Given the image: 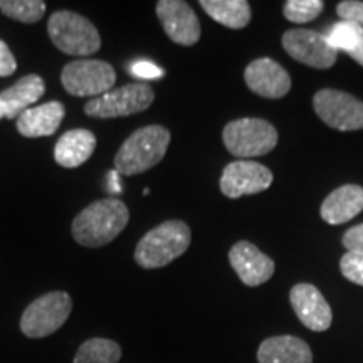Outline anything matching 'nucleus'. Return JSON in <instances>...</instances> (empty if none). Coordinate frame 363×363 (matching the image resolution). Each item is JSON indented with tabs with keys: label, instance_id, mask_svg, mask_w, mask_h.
I'll return each mask as SVG.
<instances>
[{
	"label": "nucleus",
	"instance_id": "obj_11",
	"mask_svg": "<svg viewBox=\"0 0 363 363\" xmlns=\"http://www.w3.org/2000/svg\"><path fill=\"white\" fill-rule=\"evenodd\" d=\"M272 172L262 163L235 160L225 167L220 177V192L229 199L264 192L272 185Z\"/></svg>",
	"mask_w": 363,
	"mask_h": 363
},
{
	"label": "nucleus",
	"instance_id": "obj_22",
	"mask_svg": "<svg viewBox=\"0 0 363 363\" xmlns=\"http://www.w3.org/2000/svg\"><path fill=\"white\" fill-rule=\"evenodd\" d=\"M326 40L335 51H343L363 67V27L340 21L330 27Z\"/></svg>",
	"mask_w": 363,
	"mask_h": 363
},
{
	"label": "nucleus",
	"instance_id": "obj_23",
	"mask_svg": "<svg viewBox=\"0 0 363 363\" xmlns=\"http://www.w3.org/2000/svg\"><path fill=\"white\" fill-rule=\"evenodd\" d=\"M121 347L108 338H89L76 352L72 363H118Z\"/></svg>",
	"mask_w": 363,
	"mask_h": 363
},
{
	"label": "nucleus",
	"instance_id": "obj_25",
	"mask_svg": "<svg viewBox=\"0 0 363 363\" xmlns=\"http://www.w3.org/2000/svg\"><path fill=\"white\" fill-rule=\"evenodd\" d=\"M325 4L321 0H288L284 2L283 13L289 22L294 24H306L315 21L323 12Z\"/></svg>",
	"mask_w": 363,
	"mask_h": 363
},
{
	"label": "nucleus",
	"instance_id": "obj_14",
	"mask_svg": "<svg viewBox=\"0 0 363 363\" xmlns=\"http://www.w3.org/2000/svg\"><path fill=\"white\" fill-rule=\"evenodd\" d=\"M289 301L296 316L303 325L311 331H326L333 321V313L323 294L316 286L299 283L293 286Z\"/></svg>",
	"mask_w": 363,
	"mask_h": 363
},
{
	"label": "nucleus",
	"instance_id": "obj_1",
	"mask_svg": "<svg viewBox=\"0 0 363 363\" xmlns=\"http://www.w3.org/2000/svg\"><path fill=\"white\" fill-rule=\"evenodd\" d=\"M130 211L120 199L110 197L89 203L74 217L72 238L79 246L101 247L115 240L128 225Z\"/></svg>",
	"mask_w": 363,
	"mask_h": 363
},
{
	"label": "nucleus",
	"instance_id": "obj_29",
	"mask_svg": "<svg viewBox=\"0 0 363 363\" xmlns=\"http://www.w3.org/2000/svg\"><path fill=\"white\" fill-rule=\"evenodd\" d=\"M343 246L348 249V252L363 254V224L353 225L345 233Z\"/></svg>",
	"mask_w": 363,
	"mask_h": 363
},
{
	"label": "nucleus",
	"instance_id": "obj_4",
	"mask_svg": "<svg viewBox=\"0 0 363 363\" xmlns=\"http://www.w3.org/2000/svg\"><path fill=\"white\" fill-rule=\"evenodd\" d=\"M52 44L69 56L88 57L101 48V38L93 22L71 11H57L48 22Z\"/></svg>",
	"mask_w": 363,
	"mask_h": 363
},
{
	"label": "nucleus",
	"instance_id": "obj_16",
	"mask_svg": "<svg viewBox=\"0 0 363 363\" xmlns=\"http://www.w3.org/2000/svg\"><path fill=\"white\" fill-rule=\"evenodd\" d=\"M363 211V187L355 184L342 185L333 190L321 203L320 216L331 225H340L360 214Z\"/></svg>",
	"mask_w": 363,
	"mask_h": 363
},
{
	"label": "nucleus",
	"instance_id": "obj_3",
	"mask_svg": "<svg viewBox=\"0 0 363 363\" xmlns=\"http://www.w3.org/2000/svg\"><path fill=\"white\" fill-rule=\"evenodd\" d=\"M192 240L190 227L184 220H167L140 239L135 249V261L143 269H157L180 257Z\"/></svg>",
	"mask_w": 363,
	"mask_h": 363
},
{
	"label": "nucleus",
	"instance_id": "obj_20",
	"mask_svg": "<svg viewBox=\"0 0 363 363\" xmlns=\"http://www.w3.org/2000/svg\"><path fill=\"white\" fill-rule=\"evenodd\" d=\"M94 148H96V136L89 130L78 128L66 131L54 148V160L65 169H78L89 160Z\"/></svg>",
	"mask_w": 363,
	"mask_h": 363
},
{
	"label": "nucleus",
	"instance_id": "obj_10",
	"mask_svg": "<svg viewBox=\"0 0 363 363\" xmlns=\"http://www.w3.org/2000/svg\"><path fill=\"white\" fill-rule=\"evenodd\" d=\"M284 51L294 61L315 69H330L337 62L338 52L328 44L325 34L310 29H291L283 34Z\"/></svg>",
	"mask_w": 363,
	"mask_h": 363
},
{
	"label": "nucleus",
	"instance_id": "obj_27",
	"mask_svg": "<svg viewBox=\"0 0 363 363\" xmlns=\"http://www.w3.org/2000/svg\"><path fill=\"white\" fill-rule=\"evenodd\" d=\"M338 17L345 22H353V24L363 27V2L358 0H343L337 7Z\"/></svg>",
	"mask_w": 363,
	"mask_h": 363
},
{
	"label": "nucleus",
	"instance_id": "obj_15",
	"mask_svg": "<svg viewBox=\"0 0 363 363\" xmlns=\"http://www.w3.org/2000/svg\"><path fill=\"white\" fill-rule=\"evenodd\" d=\"M229 262L246 286H259L274 274V261L247 240H239L229 251Z\"/></svg>",
	"mask_w": 363,
	"mask_h": 363
},
{
	"label": "nucleus",
	"instance_id": "obj_19",
	"mask_svg": "<svg viewBox=\"0 0 363 363\" xmlns=\"http://www.w3.org/2000/svg\"><path fill=\"white\" fill-rule=\"evenodd\" d=\"M259 363H313V353L310 345L305 340L281 335L271 337L261 343L257 350Z\"/></svg>",
	"mask_w": 363,
	"mask_h": 363
},
{
	"label": "nucleus",
	"instance_id": "obj_7",
	"mask_svg": "<svg viewBox=\"0 0 363 363\" xmlns=\"http://www.w3.org/2000/svg\"><path fill=\"white\" fill-rule=\"evenodd\" d=\"M155 93L147 83H131L113 88L101 96L84 104V113L91 118L110 120L147 111L152 106Z\"/></svg>",
	"mask_w": 363,
	"mask_h": 363
},
{
	"label": "nucleus",
	"instance_id": "obj_5",
	"mask_svg": "<svg viewBox=\"0 0 363 363\" xmlns=\"http://www.w3.org/2000/svg\"><path fill=\"white\" fill-rule=\"evenodd\" d=\"M278 131L262 118H239L225 125L222 131L225 148L240 160L262 157L278 145Z\"/></svg>",
	"mask_w": 363,
	"mask_h": 363
},
{
	"label": "nucleus",
	"instance_id": "obj_21",
	"mask_svg": "<svg viewBox=\"0 0 363 363\" xmlns=\"http://www.w3.org/2000/svg\"><path fill=\"white\" fill-rule=\"evenodd\" d=\"M201 7L219 24L229 29H244L252 11L246 0H201Z\"/></svg>",
	"mask_w": 363,
	"mask_h": 363
},
{
	"label": "nucleus",
	"instance_id": "obj_17",
	"mask_svg": "<svg viewBox=\"0 0 363 363\" xmlns=\"http://www.w3.org/2000/svg\"><path fill=\"white\" fill-rule=\"evenodd\" d=\"M45 91L44 79L38 74H27L16 84L0 93V116L13 120L19 118L30 104L39 101Z\"/></svg>",
	"mask_w": 363,
	"mask_h": 363
},
{
	"label": "nucleus",
	"instance_id": "obj_26",
	"mask_svg": "<svg viewBox=\"0 0 363 363\" xmlns=\"http://www.w3.org/2000/svg\"><path fill=\"white\" fill-rule=\"evenodd\" d=\"M340 271L352 283L363 286V254L347 252L340 261Z\"/></svg>",
	"mask_w": 363,
	"mask_h": 363
},
{
	"label": "nucleus",
	"instance_id": "obj_8",
	"mask_svg": "<svg viewBox=\"0 0 363 363\" xmlns=\"http://www.w3.org/2000/svg\"><path fill=\"white\" fill-rule=\"evenodd\" d=\"M61 83L72 96L93 99L113 89L116 72L110 62L101 59H79L65 66Z\"/></svg>",
	"mask_w": 363,
	"mask_h": 363
},
{
	"label": "nucleus",
	"instance_id": "obj_6",
	"mask_svg": "<svg viewBox=\"0 0 363 363\" xmlns=\"http://www.w3.org/2000/svg\"><path fill=\"white\" fill-rule=\"evenodd\" d=\"M72 311V299L65 291L45 293L26 308L21 331L29 338H44L56 333Z\"/></svg>",
	"mask_w": 363,
	"mask_h": 363
},
{
	"label": "nucleus",
	"instance_id": "obj_28",
	"mask_svg": "<svg viewBox=\"0 0 363 363\" xmlns=\"http://www.w3.org/2000/svg\"><path fill=\"white\" fill-rule=\"evenodd\" d=\"M130 72H131V76H135V78L143 79V81L163 78V69L162 67H158L157 65H153L152 61L133 62V65L130 66Z\"/></svg>",
	"mask_w": 363,
	"mask_h": 363
},
{
	"label": "nucleus",
	"instance_id": "obj_32",
	"mask_svg": "<svg viewBox=\"0 0 363 363\" xmlns=\"http://www.w3.org/2000/svg\"><path fill=\"white\" fill-rule=\"evenodd\" d=\"M0 120H2V116H0Z\"/></svg>",
	"mask_w": 363,
	"mask_h": 363
},
{
	"label": "nucleus",
	"instance_id": "obj_12",
	"mask_svg": "<svg viewBox=\"0 0 363 363\" xmlns=\"http://www.w3.org/2000/svg\"><path fill=\"white\" fill-rule=\"evenodd\" d=\"M157 17L172 43L194 45L201 39V22L197 13L187 2L182 0H160L157 2Z\"/></svg>",
	"mask_w": 363,
	"mask_h": 363
},
{
	"label": "nucleus",
	"instance_id": "obj_24",
	"mask_svg": "<svg viewBox=\"0 0 363 363\" xmlns=\"http://www.w3.org/2000/svg\"><path fill=\"white\" fill-rule=\"evenodd\" d=\"M0 12L9 19L35 24L44 17L45 2L43 0H0Z\"/></svg>",
	"mask_w": 363,
	"mask_h": 363
},
{
	"label": "nucleus",
	"instance_id": "obj_18",
	"mask_svg": "<svg viewBox=\"0 0 363 363\" xmlns=\"http://www.w3.org/2000/svg\"><path fill=\"white\" fill-rule=\"evenodd\" d=\"M66 110L62 103L49 101L29 108L17 118V130L26 138H43L57 131L65 120Z\"/></svg>",
	"mask_w": 363,
	"mask_h": 363
},
{
	"label": "nucleus",
	"instance_id": "obj_13",
	"mask_svg": "<svg viewBox=\"0 0 363 363\" xmlns=\"http://www.w3.org/2000/svg\"><path fill=\"white\" fill-rule=\"evenodd\" d=\"M247 88L262 98L279 99L291 89V78L283 66L269 57L254 59L244 71Z\"/></svg>",
	"mask_w": 363,
	"mask_h": 363
},
{
	"label": "nucleus",
	"instance_id": "obj_2",
	"mask_svg": "<svg viewBox=\"0 0 363 363\" xmlns=\"http://www.w3.org/2000/svg\"><path fill=\"white\" fill-rule=\"evenodd\" d=\"M172 135L165 126L150 125L136 130L125 140L115 157L120 175H138L158 165L169 150Z\"/></svg>",
	"mask_w": 363,
	"mask_h": 363
},
{
	"label": "nucleus",
	"instance_id": "obj_31",
	"mask_svg": "<svg viewBox=\"0 0 363 363\" xmlns=\"http://www.w3.org/2000/svg\"><path fill=\"white\" fill-rule=\"evenodd\" d=\"M121 190H123V187H121V184H120V174H118L116 170L110 172V174H108V179H106V192L111 195H118V194H121Z\"/></svg>",
	"mask_w": 363,
	"mask_h": 363
},
{
	"label": "nucleus",
	"instance_id": "obj_9",
	"mask_svg": "<svg viewBox=\"0 0 363 363\" xmlns=\"http://www.w3.org/2000/svg\"><path fill=\"white\" fill-rule=\"evenodd\" d=\"M320 120L340 131L363 130V101L340 89H321L313 98Z\"/></svg>",
	"mask_w": 363,
	"mask_h": 363
},
{
	"label": "nucleus",
	"instance_id": "obj_30",
	"mask_svg": "<svg viewBox=\"0 0 363 363\" xmlns=\"http://www.w3.org/2000/svg\"><path fill=\"white\" fill-rule=\"evenodd\" d=\"M16 69H17L16 57H13V54L11 49H9V45L0 39V76L6 78V76L13 74Z\"/></svg>",
	"mask_w": 363,
	"mask_h": 363
}]
</instances>
